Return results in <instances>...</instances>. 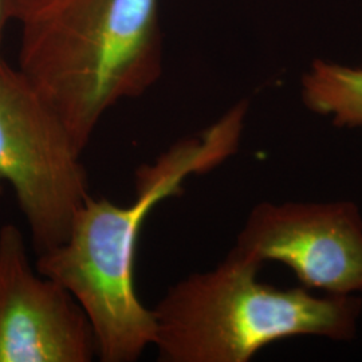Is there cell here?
<instances>
[{"label": "cell", "mask_w": 362, "mask_h": 362, "mask_svg": "<svg viewBox=\"0 0 362 362\" xmlns=\"http://www.w3.org/2000/svg\"><path fill=\"white\" fill-rule=\"evenodd\" d=\"M19 23V70L82 151L113 106L161 77L160 0H45Z\"/></svg>", "instance_id": "2"}, {"label": "cell", "mask_w": 362, "mask_h": 362, "mask_svg": "<svg viewBox=\"0 0 362 362\" xmlns=\"http://www.w3.org/2000/svg\"><path fill=\"white\" fill-rule=\"evenodd\" d=\"M302 100L308 109L332 116L339 128L362 127V66L315 61L302 78Z\"/></svg>", "instance_id": "7"}, {"label": "cell", "mask_w": 362, "mask_h": 362, "mask_svg": "<svg viewBox=\"0 0 362 362\" xmlns=\"http://www.w3.org/2000/svg\"><path fill=\"white\" fill-rule=\"evenodd\" d=\"M260 267L233 247L215 269L170 286L152 309L158 360L247 362L286 338H354L361 297L282 290L259 281Z\"/></svg>", "instance_id": "3"}, {"label": "cell", "mask_w": 362, "mask_h": 362, "mask_svg": "<svg viewBox=\"0 0 362 362\" xmlns=\"http://www.w3.org/2000/svg\"><path fill=\"white\" fill-rule=\"evenodd\" d=\"M97 342L70 291L28 259L21 230L0 227V362H90Z\"/></svg>", "instance_id": "6"}, {"label": "cell", "mask_w": 362, "mask_h": 362, "mask_svg": "<svg viewBox=\"0 0 362 362\" xmlns=\"http://www.w3.org/2000/svg\"><path fill=\"white\" fill-rule=\"evenodd\" d=\"M82 155L52 105L0 58V188L13 189L37 257L65 242L90 194Z\"/></svg>", "instance_id": "4"}, {"label": "cell", "mask_w": 362, "mask_h": 362, "mask_svg": "<svg viewBox=\"0 0 362 362\" xmlns=\"http://www.w3.org/2000/svg\"><path fill=\"white\" fill-rule=\"evenodd\" d=\"M247 112L248 104L240 101L206 129L140 165L128 204L89 194L65 242L38 255L37 270L67 288L86 313L101 361H137L152 346L153 314L136 288L141 228L160 203L182 194L185 180L218 168L239 151Z\"/></svg>", "instance_id": "1"}, {"label": "cell", "mask_w": 362, "mask_h": 362, "mask_svg": "<svg viewBox=\"0 0 362 362\" xmlns=\"http://www.w3.org/2000/svg\"><path fill=\"white\" fill-rule=\"evenodd\" d=\"M10 21H15L13 19V1L11 0H0V45H1V39H3V33Z\"/></svg>", "instance_id": "9"}, {"label": "cell", "mask_w": 362, "mask_h": 362, "mask_svg": "<svg viewBox=\"0 0 362 362\" xmlns=\"http://www.w3.org/2000/svg\"><path fill=\"white\" fill-rule=\"evenodd\" d=\"M13 1V19L21 21L26 13L38 7L45 0H11Z\"/></svg>", "instance_id": "8"}, {"label": "cell", "mask_w": 362, "mask_h": 362, "mask_svg": "<svg viewBox=\"0 0 362 362\" xmlns=\"http://www.w3.org/2000/svg\"><path fill=\"white\" fill-rule=\"evenodd\" d=\"M233 247L262 264H285L305 288L362 294V215L353 202L259 203Z\"/></svg>", "instance_id": "5"}]
</instances>
